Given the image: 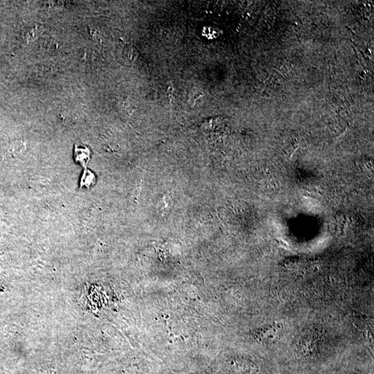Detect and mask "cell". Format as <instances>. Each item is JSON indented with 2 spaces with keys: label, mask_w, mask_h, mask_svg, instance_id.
<instances>
[{
  "label": "cell",
  "mask_w": 374,
  "mask_h": 374,
  "mask_svg": "<svg viewBox=\"0 0 374 374\" xmlns=\"http://www.w3.org/2000/svg\"><path fill=\"white\" fill-rule=\"evenodd\" d=\"M90 156H91V151L88 147L75 145L74 157L76 161L79 162L85 168V169H87V166H88V162L90 160Z\"/></svg>",
  "instance_id": "1"
},
{
  "label": "cell",
  "mask_w": 374,
  "mask_h": 374,
  "mask_svg": "<svg viewBox=\"0 0 374 374\" xmlns=\"http://www.w3.org/2000/svg\"><path fill=\"white\" fill-rule=\"evenodd\" d=\"M95 180L96 178L94 173L87 169H85L84 173H83L81 181V188H82L83 186H86V187L89 188L95 183Z\"/></svg>",
  "instance_id": "2"
}]
</instances>
